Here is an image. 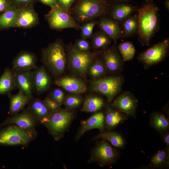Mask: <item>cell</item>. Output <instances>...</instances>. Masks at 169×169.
Here are the masks:
<instances>
[{
	"label": "cell",
	"instance_id": "18",
	"mask_svg": "<svg viewBox=\"0 0 169 169\" xmlns=\"http://www.w3.org/2000/svg\"><path fill=\"white\" fill-rule=\"evenodd\" d=\"M34 89L41 94L47 90L51 84L50 77L42 67H37L33 71Z\"/></svg>",
	"mask_w": 169,
	"mask_h": 169
},
{
	"label": "cell",
	"instance_id": "8",
	"mask_svg": "<svg viewBox=\"0 0 169 169\" xmlns=\"http://www.w3.org/2000/svg\"><path fill=\"white\" fill-rule=\"evenodd\" d=\"M119 153L105 141L99 142L93 149L88 163L95 162L102 167L115 163L119 157Z\"/></svg>",
	"mask_w": 169,
	"mask_h": 169
},
{
	"label": "cell",
	"instance_id": "24",
	"mask_svg": "<svg viewBox=\"0 0 169 169\" xmlns=\"http://www.w3.org/2000/svg\"><path fill=\"white\" fill-rule=\"evenodd\" d=\"M16 87L14 71L7 67L0 76V95L8 94Z\"/></svg>",
	"mask_w": 169,
	"mask_h": 169
},
{
	"label": "cell",
	"instance_id": "27",
	"mask_svg": "<svg viewBox=\"0 0 169 169\" xmlns=\"http://www.w3.org/2000/svg\"><path fill=\"white\" fill-rule=\"evenodd\" d=\"M135 9V7L130 5L119 4L113 7L111 15L114 19L120 21L129 16Z\"/></svg>",
	"mask_w": 169,
	"mask_h": 169
},
{
	"label": "cell",
	"instance_id": "28",
	"mask_svg": "<svg viewBox=\"0 0 169 169\" xmlns=\"http://www.w3.org/2000/svg\"><path fill=\"white\" fill-rule=\"evenodd\" d=\"M150 121L152 126L161 133L167 131L169 128L168 119L159 112L152 113L150 116Z\"/></svg>",
	"mask_w": 169,
	"mask_h": 169
},
{
	"label": "cell",
	"instance_id": "19",
	"mask_svg": "<svg viewBox=\"0 0 169 169\" xmlns=\"http://www.w3.org/2000/svg\"><path fill=\"white\" fill-rule=\"evenodd\" d=\"M29 101L28 109L38 123L43 124L51 112L46 107L43 101L39 99L31 100Z\"/></svg>",
	"mask_w": 169,
	"mask_h": 169
},
{
	"label": "cell",
	"instance_id": "17",
	"mask_svg": "<svg viewBox=\"0 0 169 169\" xmlns=\"http://www.w3.org/2000/svg\"><path fill=\"white\" fill-rule=\"evenodd\" d=\"M55 84L66 90L75 94L85 92L87 86L82 80L75 77L65 76L56 79Z\"/></svg>",
	"mask_w": 169,
	"mask_h": 169
},
{
	"label": "cell",
	"instance_id": "47",
	"mask_svg": "<svg viewBox=\"0 0 169 169\" xmlns=\"http://www.w3.org/2000/svg\"></svg>",
	"mask_w": 169,
	"mask_h": 169
},
{
	"label": "cell",
	"instance_id": "25",
	"mask_svg": "<svg viewBox=\"0 0 169 169\" xmlns=\"http://www.w3.org/2000/svg\"><path fill=\"white\" fill-rule=\"evenodd\" d=\"M18 8L14 6L9 8L0 15V30L14 27Z\"/></svg>",
	"mask_w": 169,
	"mask_h": 169
},
{
	"label": "cell",
	"instance_id": "46",
	"mask_svg": "<svg viewBox=\"0 0 169 169\" xmlns=\"http://www.w3.org/2000/svg\"><path fill=\"white\" fill-rule=\"evenodd\" d=\"M97 0V1H103V0Z\"/></svg>",
	"mask_w": 169,
	"mask_h": 169
},
{
	"label": "cell",
	"instance_id": "38",
	"mask_svg": "<svg viewBox=\"0 0 169 169\" xmlns=\"http://www.w3.org/2000/svg\"><path fill=\"white\" fill-rule=\"evenodd\" d=\"M43 101L46 107L51 112L57 111L61 109V105L51 98L46 97Z\"/></svg>",
	"mask_w": 169,
	"mask_h": 169
},
{
	"label": "cell",
	"instance_id": "4",
	"mask_svg": "<svg viewBox=\"0 0 169 169\" xmlns=\"http://www.w3.org/2000/svg\"><path fill=\"white\" fill-rule=\"evenodd\" d=\"M71 110L60 109L51 112L43 124L55 140H60L69 130L74 118V113Z\"/></svg>",
	"mask_w": 169,
	"mask_h": 169
},
{
	"label": "cell",
	"instance_id": "43",
	"mask_svg": "<svg viewBox=\"0 0 169 169\" xmlns=\"http://www.w3.org/2000/svg\"><path fill=\"white\" fill-rule=\"evenodd\" d=\"M40 3L51 8L58 5L57 0H36Z\"/></svg>",
	"mask_w": 169,
	"mask_h": 169
},
{
	"label": "cell",
	"instance_id": "21",
	"mask_svg": "<svg viewBox=\"0 0 169 169\" xmlns=\"http://www.w3.org/2000/svg\"><path fill=\"white\" fill-rule=\"evenodd\" d=\"M103 62L106 69L110 71L118 70L121 64L120 58L117 52L112 49L105 50L102 55Z\"/></svg>",
	"mask_w": 169,
	"mask_h": 169
},
{
	"label": "cell",
	"instance_id": "36",
	"mask_svg": "<svg viewBox=\"0 0 169 169\" xmlns=\"http://www.w3.org/2000/svg\"><path fill=\"white\" fill-rule=\"evenodd\" d=\"M82 101V98L79 95H71L65 98L63 104L66 108L72 110L78 107Z\"/></svg>",
	"mask_w": 169,
	"mask_h": 169
},
{
	"label": "cell",
	"instance_id": "23",
	"mask_svg": "<svg viewBox=\"0 0 169 169\" xmlns=\"http://www.w3.org/2000/svg\"><path fill=\"white\" fill-rule=\"evenodd\" d=\"M8 95L10 99L9 112L12 116L18 114L30 100L20 91L16 94L12 95L9 93Z\"/></svg>",
	"mask_w": 169,
	"mask_h": 169
},
{
	"label": "cell",
	"instance_id": "44",
	"mask_svg": "<svg viewBox=\"0 0 169 169\" xmlns=\"http://www.w3.org/2000/svg\"><path fill=\"white\" fill-rule=\"evenodd\" d=\"M161 135L163 140L166 145L167 148L169 149V132L166 131L161 133Z\"/></svg>",
	"mask_w": 169,
	"mask_h": 169
},
{
	"label": "cell",
	"instance_id": "6",
	"mask_svg": "<svg viewBox=\"0 0 169 169\" xmlns=\"http://www.w3.org/2000/svg\"><path fill=\"white\" fill-rule=\"evenodd\" d=\"M51 8L48 13L44 15L45 19L51 29L58 31L67 28L80 29L81 26L69 13L58 5Z\"/></svg>",
	"mask_w": 169,
	"mask_h": 169
},
{
	"label": "cell",
	"instance_id": "3",
	"mask_svg": "<svg viewBox=\"0 0 169 169\" xmlns=\"http://www.w3.org/2000/svg\"><path fill=\"white\" fill-rule=\"evenodd\" d=\"M108 8L104 0H76L69 11L76 21L84 23L105 14Z\"/></svg>",
	"mask_w": 169,
	"mask_h": 169
},
{
	"label": "cell",
	"instance_id": "20",
	"mask_svg": "<svg viewBox=\"0 0 169 169\" xmlns=\"http://www.w3.org/2000/svg\"><path fill=\"white\" fill-rule=\"evenodd\" d=\"M98 21L97 24L101 30L106 34L115 43L121 38V29L117 22L107 18H102Z\"/></svg>",
	"mask_w": 169,
	"mask_h": 169
},
{
	"label": "cell",
	"instance_id": "15",
	"mask_svg": "<svg viewBox=\"0 0 169 169\" xmlns=\"http://www.w3.org/2000/svg\"><path fill=\"white\" fill-rule=\"evenodd\" d=\"M105 115L101 112L95 113L85 120L82 121L81 126L75 136L78 141L86 132L97 129L100 131L105 130Z\"/></svg>",
	"mask_w": 169,
	"mask_h": 169
},
{
	"label": "cell",
	"instance_id": "1",
	"mask_svg": "<svg viewBox=\"0 0 169 169\" xmlns=\"http://www.w3.org/2000/svg\"><path fill=\"white\" fill-rule=\"evenodd\" d=\"M138 38L143 45H149L151 39L159 27L158 9L150 1H147L138 9Z\"/></svg>",
	"mask_w": 169,
	"mask_h": 169
},
{
	"label": "cell",
	"instance_id": "45",
	"mask_svg": "<svg viewBox=\"0 0 169 169\" xmlns=\"http://www.w3.org/2000/svg\"><path fill=\"white\" fill-rule=\"evenodd\" d=\"M165 6L166 8L169 10V2L168 0H166L165 2Z\"/></svg>",
	"mask_w": 169,
	"mask_h": 169
},
{
	"label": "cell",
	"instance_id": "30",
	"mask_svg": "<svg viewBox=\"0 0 169 169\" xmlns=\"http://www.w3.org/2000/svg\"><path fill=\"white\" fill-rule=\"evenodd\" d=\"M91 38L93 47L97 49H105L110 44L112 40L102 30L93 33Z\"/></svg>",
	"mask_w": 169,
	"mask_h": 169
},
{
	"label": "cell",
	"instance_id": "7",
	"mask_svg": "<svg viewBox=\"0 0 169 169\" xmlns=\"http://www.w3.org/2000/svg\"><path fill=\"white\" fill-rule=\"evenodd\" d=\"M36 135L16 125H10L0 131V145H26Z\"/></svg>",
	"mask_w": 169,
	"mask_h": 169
},
{
	"label": "cell",
	"instance_id": "22",
	"mask_svg": "<svg viewBox=\"0 0 169 169\" xmlns=\"http://www.w3.org/2000/svg\"><path fill=\"white\" fill-rule=\"evenodd\" d=\"M125 115L118 110L108 107L105 116V127L109 130L113 129L126 120L127 117Z\"/></svg>",
	"mask_w": 169,
	"mask_h": 169
},
{
	"label": "cell",
	"instance_id": "26",
	"mask_svg": "<svg viewBox=\"0 0 169 169\" xmlns=\"http://www.w3.org/2000/svg\"><path fill=\"white\" fill-rule=\"evenodd\" d=\"M101 138L108 141L114 146L117 148H121L125 145V141L123 137L117 132L106 131H100L92 139V141Z\"/></svg>",
	"mask_w": 169,
	"mask_h": 169
},
{
	"label": "cell",
	"instance_id": "14",
	"mask_svg": "<svg viewBox=\"0 0 169 169\" xmlns=\"http://www.w3.org/2000/svg\"><path fill=\"white\" fill-rule=\"evenodd\" d=\"M37 58L33 53L27 51H21L13 62L14 71H32L37 67Z\"/></svg>",
	"mask_w": 169,
	"mask_h": 169
},
{
	"label": "cell",
	"instance_id": "35",
	"mask_svg": "<svg viewBox=\"0 0 169 169\" xmlns=\"http://www.w3.org/2000/svg\"><path fill=\"white\" fill-rule=\"evenodd\" d=\"M98 21L92 20L88 22L81 26L80 36L81 38L87 39L91 38L93 31L95 26L98 23Z\"/></svg>",
	"mask_w": 169,
	"mask_h": 169
},
{
	"label": "cell",
	"instance_id": "10",
	"mask_svg": "<svg viewBox=\"0 0 169 169\" xmlns=\"http://www.w3.org/2000/svg\"><path fill=\"white\" fill-rule=\"evenodd\" d=\"M169 47V39H165L141 53L138 59L145 67L152 66L162 61L165 58L168 54Z\"/></svg>",
	"mask_w": 169,
	"mask_h": 169
},
{
	"label": "cell",
	"instance_id": "41",
	"mask_svg": "<svg viewBox=\"0 0 169 169\" xmlns=\"http://www.w3.org/2000/svg\"><path fill=\"white\" fill-rule=\"evenodd\" d=\"M76 0H57L58 5L69 13L72 5Z\"/></svg>",
	"mask_w": 169,
	"mask_h": 169
},
{
	"label": "cell",
	"instance_id": "13",
	"mask_svg": "<svg viewBox=\"0 0 169 169\" xmlns=\"http://www.w3.org/2000/svg\"><path fill=\"white\" fill-rule=\"evenodd\" d=\"M13 71L16 86L31 100L34 89L33 71Z\"/></svg>",
	"mask_w": 169,
	"mask_h": 169
},
{
	"label": "cell",
	"instance_id": "9",
	"mask_svg": "<svg viewBox=\"0 0 169 169\" xmlns=\"http://www.w3.org/2000/svg\"><path fill=\"white\" fill-rule=\"evenodd\" d=\"M122 82V79L119 76L95 79L91 82L90 88L93 91L104 95L110 102L120 91Z\"/></svg>",
	"mask_w": 169,
	"mask_h": 169
},
{
	"label": "cell",
	"instance_id": "31",
	"mask_svg": "<svg viewBox=\"0 0 169 169\" xmlns=\"http://www.w3.org/2000/svg\"><path fill=\"white\" fill-rule=\"evenodd\" d=\"M169 149L166 148L157 151L151 157V163L153 167H165L169 164Z\"/></svg>",
	"mask_w": 169,
	"mask_h": 169
},
{
	"label": "cell",
	"instance_id": "42",
	"mask_svg": "<svg viewBox=\"0 0 169 169\" xmlns=\"http://www.w3.org/2000/svg\"><path fill=\"white\" fill-rule=\"evenodd\" d=\"M11 6H13L10 0H0V13H2Z\"/></svg>",
	"mask_w": 169,
	"mask_h": 169
},
{
	"label": "cell",
	"instance_id": "11",
	"mask_svg": "<svg viewBox=\"0 0 169 169\" xmlns=\"http://www.w3.org/2000/svg\"><path fill=\"white\" fill-rule=\"evenodd\" d=\"M38 15L34 5L18 8V14L14 27L27 29L36 26L39 23Z\"/></svg>",
	"mask_w": 169,
	"mask_h": 169
},
{
	"label": "cell",
	"instance_id": "33",
	"mask_svg": "<svg viewBox=\"0 0 169 169\" xmlns=\"http://www.w3.org/2000/svg\"><path fill=\"white\" fill-rule=\"evenodd\" d=\"M106 69L103 61L96 58L90 65L88 72L91 77L96 79L103 75Z\"/></svg>",
	"mask_w": 169,
	"mask_h": 169
},
{
	"label": "cell",
	"instance_id": "32",
	"mask_svg": "<svg viewBox=\"0 0 169 169\" xmlns=\"http://www.w3.org/2000/svg\"><path fill=\"white\" fill-rule=\"evenodd\" d=\"M124 34L126 36L133 35L138 31V20L136 15L129 16L125 19L122 24Z\"/></svg>",
	"mask_w": 169,
	"mask_h": 169
},
{
	"label": "cell",
	"instance_id": "40",
	"mask_svg": "<svg viewBox=\"0 0 169 169\" xmlns=\"http://www.w3.org/2000/svg\"><path fill=\"white\" fill-rule=\"evenodd\" d=\"M13 6L17 8L28 5H34L36 0H10Z\"/></svg>",
	"mask_w": 169,
	"mask_h": 169
},
{
	"label": "cell",
	"instance_id": "37",
	"mask_svg": "<svg viewBox=\"0 0 169 169\" xmlns=\"http://www.w3.org/2000/svg\"><path fill=\"white\" fill-rule=\"evenodd\" d=\"M74 46L78 50L82 52L89 51L90 48V43L87 39L81 38L76 40Z\"/></svg>",
	"mask_w": 169,
	"mask_h": 169
},
{
	"label": "cell",
	"instance_id": "29",
	"mask_svg": "<svg viewBox=\"0 0 169 169\" xmlns=\"http://www.w3.org/2000/svg\"><path fill=\"white\" fill-rule=\"evenodd\" d=\"M104 105V100L101 98L89 96L86 98L81 111L87 112H96L100 110Z\"/></svg>",
	"mask_w": 169,
	"mask_h": 169
},
{
	"label": "cell",
	"instance_id": "34",
	"mask_svg": "<svg viewBox=\"0 0 169 169\" xmlns=\"http://www.w3.org/2000/svg\"><path fill=\"white\" fill-rule=\"evenodd\" d=\"M118 49L125 61L132 59L135 55V48L131 42H124L120 43L118 46Z\"/></svg>",
	"mask_w": 169,
	"mask_h": 169
},
{
	"label": "cell",
	"instance_id": "12",
	"mask_svg": "<svg viewBox=\"0 0 169 169\" xmlns=\"http://www.w3.org/2000/svg\"><path fill=\"white\" fill-rule=\"evenodd\" d=\"M38 123L28 109L20 114L8 117L2 124L1 125L14 124L37 135L35 127Z\"/></svg>",
	"mask_w": 169,
	"mask_h": 169
},
{
	"label": "cell",
	"instance_id": "2",
	"mask_svg": "<svg viewBox=\"0 0 169 169\" xmlns=\"http://www.w3.org/2000/svg\"><path fill=\"white\" fill-rule=\"evenodd\" d=\"M41 61L54 76H59L64 72L67 57L64 45L61 39H56L42 49Z\"/></svg>",
	"mask_w": 169,
	"mask_h": 169
},
{
	"label": "cell",
	"instance_id": "39",
	"mask_svg": "<svg viewBox=\"0 0 169 169\" xmlns=\"http://www.w3.org/2000/svg\"><path fill=\"white\" fill-rule=\"evenodd\" d=\"M51 98L61 105L63 103L65 98L64 92L58 88L55 89L53 90Z\"/></svg>",
	"mask_w": 169,
	"mask_h": 169
},
{
	"label": "cell",
	"instance_id": "5",
	"mask_svg": "<svg viewBox=\"0 0 169 169\" xmlns=\"http://www.w3.org/2000/svg\"><path fill=\"white\" fill-rule=\"evenodd\" d=\"M67 50L69 64L72 71L79 76H84L96 58L95 53L80 51L72 44L68 46Z\"/></svg>",
	"mask_w": 169,
	"mask_h": 169
},
{
	"label": "cell",
	"instance_id": "16",
	"mask_svg": "<svg viewBox=\"0 0 169 169\" xmlns=\"http://www.w3.org/2000/svg\"><path fill=\"white\" fill-rule=\"evenodd\" d=\"M137 100L128 92L119 96L113 102V106L117 110L127 115H135L137 105Z\"/></svg>",
	"mask_w": 169,
	"mask_h": 169
}]
</instances>
